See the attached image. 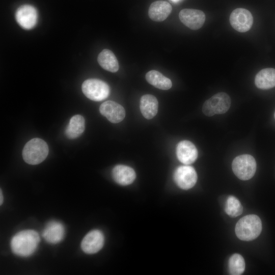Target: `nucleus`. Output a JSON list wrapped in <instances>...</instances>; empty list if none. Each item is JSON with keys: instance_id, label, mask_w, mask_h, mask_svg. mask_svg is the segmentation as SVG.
Segmentation results:
<instances>
[{"instance_id": "obj_1", "label": "nucleus", "mask_w": 275, "mask_h": 275, "mask_svg": "<svg viewBox=\"0 0 275 275\" xmlns=\"http://www.w3.org/2000/svg\"><path fill=\"white\" fill-rule=\"evenodd\" d=\"M40 241V236L36 231L25 230L18 232L12 238L10 246L14 254L25 257L36 251Z\"/></svg>"}, {"instance_id": "obj_2", "label": "nucleus", "mask_w": 275, "mask_h": 275, "mask_svg": "<svg viewBox=\"0 0 275 275\" xmlns=\"http://www.w3.org/2000/svg\"><path fill=\"white\" fill-rule=\"evenodd\" d=\"M262 231V223L256 215L250 214L240 218L235 226V234L241 240L250 241L256 239Z\"/></svg>"}, {"instance_id": "obj_3", "label": "nucleus", "mask_w": 275, "mask_h": 275, "mask_svg": "<svg viewBox=\"0 0 275 275\" xmlns=\"http://www.w3.org/2000/svg\"><path fill=\"white\" fill-rule=\"evenodd\" d=\"M48 152V145L44 140L40 138H34L25 144L22 155L26 163L36 165L45 160Z\"/></svg>"}, {"instance_id": "obj_4", "label": "nucleus", "mask_w": 275, "mask_h": 275, "mask_svg": "<svg viewBox=\"0 0 275 275\" xmlns=\"http://www.w3.org/2000/svg\"><path fill=\"white\" fill-rule=\"evenodd\" d=\"M256 166L255 158L249 154H243L236 157L232 163L234 174L242 180L252 178L256 172Z\"/></svg>"}, {"instance_id": "obj_5", "label": "nucleus", "mask_w": 275, "mask_h": 275, "mask_svg": "<svg viewBox=\"0 0 275 275\" xmlns=\"http://www.w3.org/2000/svg\"><path fill=\"white\" fill-rule=\"evenodd\" d=\"M81 90L88 98L95 101L104 100L110 93L109 87L106 82L95 78L86 80L82 84Z\"/></svg>"}, {"instance_id": "obj_6", "label": "nucleus", "mask_w": 275, "mask_h": 275, "mask_svg": "<svg viewBox=\"0 0 275 275\" xmlns=\"http://www.w3.org/2000/svg\"><path fill=\"white\" fill-rule=\"evenodd\" d=\"M231 99L225 92H219L207 100L203 104L202 111L207 116L226 113L231 105Z\"/></svg>"}, {"instance_id": "obj_7", "label": "nucleus", "mask_w": 275, "mask_h": 275, "mask_svg": "<svg viewBox=\"0 0 275 275\" xmlns=\"http://www.w3.org/2000/svg\"><path fill=\"white\" fill-rule=\"evenodd\" d=\"M197 174L195 169L189 166L178 167L174 173V179L181 189L187 190L192 188L197 181Z\"/></svg>"}, {"instance_id": "obj_8", "label": "nucleus", "mask_w": 275, "mask_h": 275, "mask_svg": "<svg viewBox=\"0 0 275 275\" xmlns=\"http://www.w3.org/2000/svg\"><path fill=\"white\" fill-rule=\"evenodd\" d=\"M230 22L236 31L244 33L251 28L253 18L249 10L243 8H237L232 12L230 16Z\"/></svg>"}, {"instance_id": "obj_9", "label": "nucleus", "mask_w": 275, "mask_h": 275, "mask_svg": "<svg viewBox=\"0 0 275 275\" xmlns=\"http://www.w3.org/2000/svg\"><path fill=\"white\" fill-rule=\"evenodd\" d=\"M15 19L22 28L30 30L37 23L38 12L34 6L24 5L19 7L16 10Z\"/></svg>"}, {"instance_id": "obj_10", "label": "nucleus", "mask_w": 275, "mask_h": 275, "mask_svg": "<svg viewBox=\"0 0 275 275\" xmlns=\"http://www.w3.org/2000/svg\"><path fill=\"white\" fill-rule=\"evenodd\" d=\"M179 17L182 23L193 30L200 29L205 21L204 13L197 9H182L179 12Z\"/></svg>"}, {"instance_id": "obj_11", "label": "nucleus", "mask_w": 275, "mask_h": 275, "mask_svg": "<svg viewBox=\"0 0 275 275\" xmlns=\"http://www.w3.org/2000/svg\"><path fill=\"white\" fill-rule=\"evenodd\" d=\"M104 237L99 230L89 232L81 242L82 250L86 254H92L99 251L103 246Z\"/></svg>"}, {"instance_id": "obj_12", "label": "nucleus", "mask_w": 275, "mask_h": 275, "mask_svg": "<svg viewBox=\"0 0 275 275\" xmlns=\"http://www.w3.org/2000/svg\"><path fill=\"white\" fill-rule=\"evenodd\" d=\"M99 112L113 123L120 122L125 116L124 107L120 104L111 100L102 103L100 106Z\"/></svg>"}, {"instance_id": "obj_13", "label": "nucleus", "mask_w": 275, "mask_h": 275, "mask_svg": "<svg viewBox=\"0 0 275 275\" xmlns=\"http://www.w3.org/2000/svg\"><path fill=\"white\" fill-rule=\"evenodd\" d=\"M176 155L182 163L188 165L196 161L198 157V151L191 142L184 140L180 142L176 147Z\"/></svg>"}, {"instance_id": "obj_14", "label": "nucleus", "mask_w": 275, "mask_h": 275, "mask_svg": "<svg viewBox=\"0 0 275 275\" xmlns=\"http://www.w3.org/2000/svg\"><path fill=\"white\" fill-rule=\"evenodd\" d=\"M65 230L60 222L52 221L48 222L42 232V236L48 243L56 244L64 238Z\"/></svg>"}, {"instance_id": "obj_15", "label": "nucleus", "mask_w": 275, "mask_h": 275, "mask_svg": "<svg viewBox=\"0 0 275 275\" xmlns=\"http://www.w3.org/2000/svg\"><path fill=\"white\" fill-rule=\"evenodd\" d=\"M112 177L114 181L121 185H127L132 183L135 179L134 170L130 167L118 164L112 170Z\"/></svg>"}, {"instance_id": "obj_16", "label": "nucleus", "mask_w": 275, "mask_h": 275, "mask_svg": "<svg viewBox=\"0 0 275 275\" xmlns=\"http://www.w3.org/2000/svg\"><path fill=\"white\" fill-rule=\"evenodd\" d=\"M172 8L170 3L164 1L152 3L149 8V17L153 21L160 22L164 20L170 14Z\"/></svg>"}, {"instance_id": "obj_17", "label": "nucleus", "mask_w": 275, "mask_h": 275, "mask_svg": "<svg viewBox=\"0 0 275 275\" xmlns=\"http://www.w3.org/2000/svg\"><path fill=\"white\" fill-rule=\"evenodd\" d=\"M140 107L142 114L146 119H152L158 112L157 99L152 95H144L141 98Z\"/></svg>"}, {"instance_id": "obj_18", "label": "nucleus", "mask_w": 275, "mask_h": 275, "mask_svg": "<svg viewBox=\"0 0 275 275\" xmlns=\"http://www.w3.org/2000/svg\"><path fill=\"white\" fill-rule=\"evenodd\" d=\"M255 82L259 89L266 90L275 87V69H262L256 75Z\"/></svg>"}, {"instance_id": "obj_19", "label": "nucleus", "mask_w": 275, "mask_h": 275, "mask_svg": "<svg viewBox=\"0 0 275 275\" xmlns=\"http://www.w3.org/2000/svg\"><path fill=\"white\" fill-rule=\"evenodd\" d=\"M85 119L82 116H73L70 118L65 129V135L69 139H75L79 137L85 130Z\"/></svg>"}, {"instance_id": "obj_20", "label": "nucleus", "mask_w": 275, "mask_h": 275, "mask_svg": "<svg viewBox=\"0 0 275 275\" xmlns=\"http://www.w3.org/2000/svg\"><path fill=\"white\" fill-rule=\"evenodd\" d=\"M97 61L101 67L108 71L116 72L119 70L117 58L109 49H104L101 51L98 56Z\"/></svg>"}, {"instance_id": "obj_21", "label": "nucleus", "mask_w": 275, "mask_h": 275, "mask_svg": "<svg viewBox=\"0 0 275 275\" xmlns=\"http://www.w3.org/2000/svg\"><path fill=\"white\" fill-rule=\"evenodd\" d=\"M145 77L150 84L159 89L167 90L172 86L171 80L156 70L149 71L146 73Z\"/></svg>"}, {"instance_id": "obj_22", "label": "nucleus", "mask_w": 275, "mask_h": 275, "mask_svg": "<svg viewBox=\"0 0 275 275\" xmlns=\"http://www.w3.org/2000/svg\"><path fill=\"white\" fill-rule=\"evenodd\" d=\"M228 267L230 274H241L244 272L245 268V262L243 258L240 254H233L229 259Z\"/></svg>"}, {"instance_id": "obj_23", "label": "nucleus", "mask_w": 275, "mask_h": 275, "mask_svg": "<svg viewBox=\"0 0 275 275\" xmlns=\"http://www.w3.org/2000/svg\"><path fill=\"white\" fill-rule=\"evenodd\" d=\"M225 210L229 216L235 217L242 213L243 207L236 197L230 196L227 199Z\"/></svg>"}, {"instance_id": "obj_24", "label": "nucleus", "mask_w": 275, "mask_h": 275, "mask_svg": "<svg viewBox=\"0 0 275 275\" xmlns=\"http://www.w3.org/2000/svg\"><path fill=\"white\" fill-rule=\"evenodd\" d=\"M0 197H1L0 203H1V205H2V203H3V194H2V189H1V192H0Z\"/></svg>"}, {"instance_id": "obj_25", "label": "nucleus", "mask_w": 275, "mask_h": 275, "mask_svg": "<svg viewBox=\"0 0 275 275\" xmlns=\"http://www.w3.org/2000/svg\"><path fill=\"white\" fill-rule=\"evenodd\" d=\"M170 1L172 2L173 3H176L179 2L180 0H170Z\"/></svg>"}, {"instance_id": "obj_26", "label": "nucleus", "mask_w": 275, "mask_h": 275, "mask_svg": "<svg viewBox=\"0 0 275 275\" xmlns=\"http://www.w3.org/2000/svg\"><path fill=\"white\" fill-rule=\"evenodd\" d=\"M274 118H275V112H274Z\"/></svg>"}]
</instances>
